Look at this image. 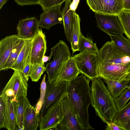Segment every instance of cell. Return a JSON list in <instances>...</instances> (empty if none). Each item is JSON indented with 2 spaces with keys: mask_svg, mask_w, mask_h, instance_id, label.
Wrapping results in <instances>:
<instances>
[{
  "mask_svg": "<svg viewBox=\"0 0 130 130\" xmlns=\"http://www.w3.org/2000/svg\"><path fill=\"white\" fill-rule=\"evenodd\" d=\"M96 54L99 77L126 84L130 82V57L112 41L106 42Z\"/></svg>",
  "mask_w": 130,
  "mask_h": 130,
  "instance_id": "6da1fadb",
  "label": "cell"
},
{
  "mask_svg": "<svg viewBox=\"0 0 130 130\" xmlns=\"http://www.w3.org/2000/svg\"><path fill=\"white\" fill-rule=\"evenodd\" d=\"M82 74L69 82L67 95L73 105L84 130H94L89 123L88 109L91 104L90 80Z\"/></svg>",
  "mask_w": 130,
  "mask_h": 130,
  "instance_id": "7a4b0ae2",
  "label": "cell"
},
{
  "mask_svg": "<svg viewBox=\"0 0 130 130\" xmlns=\"http://www.w3.org/2000/svg\"><path fill=\"white\" fill-rule=\"evenodd\" d=\"M99 77L91 80V105L96 115L104 123L113 121L118 109L114 99L104 81Z\"/></svg>",
  "mask_w": 130,
  "mask_h": 130,
  "instance_id": "3957f363",
  "label": "cell"
},
{
  "mask_svg": "<svg viewBox=\"0 0 130 130\" xmlns=\"http://www.w3.org/2000/svg\"><path fill=\"white\" fill-rule=\"evenodd\" d=\"M51 50L53 52V59L46 63L45 67L48 81L52 83L56 80L61 69L71 57V54L68 46L61 40Z\"/></svg>",
  "mask_w": 130,
  "mask_h": 130,
  "instance_id": "277c9868",
  "label": "cell"
},
{
  "mask_svg": "<svg viewBox=\"0 0 130 130\" xmlns=\"http://www.w3.org/2000/svg\"><path fill=\"white\" fill-rule=\"evenodd\" d=\"M27 81L22 72L14 70V72L2 90L0 97L5 100L13 102L23 95H27Z\"/></svg>",
  "mask_w": 130,
  "mask_h": 130,
  "instance_id": "5b68a950",
  "label": "cell"
},
{
  "mask_svg": "<svg viewBox=\"0 0 130 130\" xmlns=\"http://www.w3.org/2000/svg\"><path fill=\"white\" fill-rule=\"evenodd\" d=\"M63 119L57 127V130H84L74 108L67 95L60 102Z\"/></svg>",
  "mask_w": 130,
  "mask_h": 130,
  "instance_id": "8992f818",
  "label": "cell"
},
{
  "mask_svg": "<svg viewBox=\"0 0 130 130\" xmlns=\"http://www.w3.org/2000/svg\"><path fill=\"white\" fill-rule=\"evenodd\" d=\"M46 87L44 102L40 111L41 118L53 104L61 100L67 94L69 82L62 81L56 85L54 82L46 81Z\"/></svg>",
  "mask_w": 130,
  "mask_h": 130,
  "instance_id": "52a82bcc",
  "label": "cell"
},
{
  "mask_svg": "<svg viewBox=\"0 0 130 130\" xmlns=\"http://www.w3.org/2000/svg\"><path fill=\"white\" fill-rule=\"evenodd\" d=\"M81 73L90 80L99 77L98 60L96 54L84 52L73 56Z\"/></svg>",
  "mask_w": 130,
  "mask_h": 130,
  "instance_id": "ba28073f",
  "label": "cell"
},
{
  "mask_svg": "<svg viewBox=\"0 0 130 130\" xmlns=\"http://www.w3.org/2000/svg\"><path fill=\"white\" fill-rule=\"evenodd\" d=\"M90 9L95 13L118 15L124 9V0H86Z\"/></svg>",
  "mask_w": 130,
  "mask_h": 130,
  "instance_id": "9c48e42d",
  "label": "cell"
},
{
  "mask_svg": "<svg viewBox=\"0 0 130 130\" xmlns=\"http://www.w3.org/2000/svg\"><path fill=\"white\" fill-rule=\"evenodd\" d=\"M61 100L51 105L40 118V130H57L58 126L63 117L60 103Z\"/></svg>",
  "mask_w": 130,
  "mask_h": 130,
  "instance_id": "30bf717a",
  "label": "cell"
},
{
  "mask_svg": "<svg viewBox=\"0 0 130 130\" xmlns=\"http://www.w3.org/2000/svg\"><path fill=\"white\" fill-rule=\"evenodd\" d=\"M97 27L110 35L112 34L122 35L123 29L118 15L95 13Z\"/></svg>",
  "mask_w": 130,
  "mask_h": 130,
  "instance_id": "8fae6325",
  "label": "cell"
},
{
  "mask_svg": "<svg viewBox=\"0 0 130 130\" xmlns=\"http://www.w3.org/2000/svg\"><path fill=\"white\" fill-rule=\"evenodd\" d=\"M47 49L46 36L42 29L33 38L31 51V66L42 63V60Z\"/></svg>",
  "mask_w": 130,
  "mask_h": 130,
  "instance_id": "7c38bea8",
  "label": "cell"
},
{
  "mask_svg": "<svg viewBox=\"0 0 130 130\" xmlns=\"http://www.w3.org/2000/svg\"><path fill=\"white\" fill-rule=\"evenodd\" d=\"M39 27V21L35 17L20 20L17 27V35L21 39L33 38L38 33Z\"/></svg>",
  "mask_w": 130,
  "mask_h": 130,
  "instance_id": "4fadbf2b",
  "label": "cell"
},
{
  "mask_svg": "<svg viewBox=\"0 0 130 130\" xmlns=\"http://www.w3.org/2000/svg\"><path fill=\"white\" fill-rule=\"evenodd\" d=\"M61 5L56 6L43 11L40 15L39 26L49 29L51 27L56 24H62L63 19L60 10Z\"/></svg>",
  "mask_w": 130,
  "mask_h": 130,
  "instance_id": "5bb4252c",
  "label": "cell"
},
{
  "mask_svg": "<svg viewBox=\"0 0 130 130\" xmlns=\"http://www.w3.org/2000/svg\"><path fill=\"white\" fill-rule=\"evenodd\" d=\"M80 73L73 57L71 56L62 67L54 82L56 85L62 81L69 82L76 78Z\"/></svg>",
  "mask_w": 130,
  "mask_h": 130,
  "instance_id": "9a60e30c",
  "label": "cell"
},
{
  "mask_svg": "<svg viewBox=\"0 0 130 130\" xmlns=\"http://www.w3.org/2000/svg\"><path fill=\"white\" fill-rule=\"evenodd\" d=\"M20 38L17 35L7 36L0 41V71L9 57Z\"/></svg>",
  "mask_w": 130,
  "mask_h": 130,
  "instance_id": "2e32d148",
  "label": "cell"
},
{
  "mask_svg": "<svg viewBox=\"0 0 130 130\" xmlns=\"http://www.w3.org/2000/svg\"><path fill=\"white\" fill-rule=\"evenodd\" d=\"M71 0H67L62 12L63 25L65 34L68 41H72V30L74 13L75 11L70 9Z\"/></svg>",
  "mask_w": 130,
  "mask_h": 130,
  "instance_id": "e0dca14e",
  "label": "cell"
},
{
  "mask_svg": "<svg viewBox=\"0 0 130 130\" xmlns=\"http://www.w3.org/2000/svg\"><path fill=\"white\" fill-rule=\"evenodd\" d=\"M40 114L36 112L35 106L29 102L26 108L24 123V130H36L39 127Z\"/></svg>",
  "mask_w": 130,
  "mask_h": 130,
  "instance_id": "ac0fdd59",
  "label": "cell"
},
{
  "mask_svg": "<svg viewBox=\"0 0 130 130\" xmlns=\"http://www.w3.org/2000/svg\"><path fill=\"white\" fill-rule=\"evenodd\" d=\"M29 102L27 96L19 97L17 101L13 102L17 125L18 129L24 130V123L27 107Z\"/></svg>",
  "mask_w": 130,
  "mask_h": 130,
  "instance_id": "d6986e66",
  "label": "cell"
},
{
  "mask_svg": "<svg viewBox=\"0 0 130 130\" xmlns=\"http://www.w3.org/2000/svg\"><path fill=\"white\" fill-rule=\"evenodd\" d=\"M33 38L25 39L24 45L15 62L10 68L14 70L22 72L26 64L29 54L31 50Z\"/></svg>",
  "mask_w": 130,
  "mask_h": 130,
  "instance_id": "ffe728a7",
  "label": "cell"
},
{
  "mask_svg": "<svg viewBox=\"0 0 130 130\" xmlns=\"http://www.w3.org/2000/svg\"><path fill=\"white\" fill-rule=\"evenodd\" d=\"M113 121L124 130H130V101L123 108L118 110Z\"/></svg>",
  "mask_w": 130,
  "mask_h": 130,
  "instance_id": "44dd1931",
  "label": "cell"
},
{
  "mask_svg": "<svg viewBox=\"0 0 130 130\" xmlns=\"http://www.w3.org/2000/svg\"><path fill=\"white\" fill-rule=\"evenodd\" d=\"M5 103L6 117L4 128L8 130H18L13 103L5 100Z\"/></svg>",
  "mask_w": 130,
  "mask_h": 130,
  "instance_id": "7402d4cb",
  "label": "cell"
},
{
  "mask_svg": "<svg viewBox=\"0 0 130 130\" xmlns=\"http://www.w3.org/2000/svg\"><path fill=\"white\" fill-rule=\"evenodd\" d=\"M80 21L78 15L75 12L72 30V41L70 43L72 54L78 51L79 43L82 34L80 30Z\"/></svg>",
  "mask_w": 130,
  "mask_h": 130,
  "instance_id": "603a6c76",
  "label": "cell"
},
{
  "mask_svg": "<svg viewBox=\"0 0 130 130\" xmlns=\"http://www.w3.org/2000/svg\"><path fill=\"white\" fill-rule=\"evenodd\" d=\"M112 41L120 51L130 57V41L122 35L111 34L109 35Z\"/></svg>",
  "mask_w": 130,
  "mask_h": 130,
  "instance_id": "cb8c5ba5",
  "label": "cell"
},
{
  "mask_svg": "<svg viewBox=\"0 0 130 130\" xmlns=\"http://www.w3.org/2000/svg\"><path fill=\"white\" fill-rule=\"evenodd\" d=\"M78 51L80 53L86 52L91 53L97 54L99 52L96 43H94L90 37H84L82 34L78 47Z\"/></svg>",
  "mask_w": 130,
  "mask_h": 130,
  "instance_id": "d4e9b609",
  "label": "cell"
},
{
  "mask_svg": "<svg viewBox=\"0 0 130 130\" xmlns=\"http://www.w3.org/2000/svg\"><path fill=\"white\" fill-rule=\"evenodd\" d=\"M25 39L19 38L3 67L2 70L10 69L17 59L25 43Z\"/></svg>",
  "mask_w": 130,
  "mask_h": 130,
  "instance_id": "484cf974",
  "label": "cell"
},
{
  "mask_svg": "<svg viewBox=\"0 0 130 130\" xmlns=\"http://www.w3.org/2000/svg\"><path fill=\"white\" fill-rule=\"evenodd\" d=\"M111 95L115 99L118 97L129 86L127 84L109 80L103 79Z\"/></svg>",
  "mask_w": 130,
  "mask_h": 130,
  "instance_id": "4316f807",
  "label": "cell"
},
{
  "mask_svg": "<svg viewBox=\"0 0 130 130\" xmlns=\"http://www.w3.org/2000/svg\"><path fill=\"white\" fill-rule=\"evenodd\" d=\"M118 16L123 33L130 40V11L123 9Z\"/></svg>",
  "mask_w": 130,
  "mask_h": 130,
  "instance_id": "83f0119b",
  "label": "cell"
},
{
  "mask_svg": "<svg viewBox=\"0 0 130 130\" xmlns=\"http://www.w3.org/2000/svg\"><path fill=\"white\" fill-rule=\"evenodd\" d=\"M46 70V68L44 64L42 63L34 64L31 66L29 76L32 81L37 82Z\"/></svg>",
  "mask_w": 130,
  "mask_h": 130,
  "instance_id": "f1b7e54d",
  "label": "cell"
},
{
  "mask_svg": "<svg viewBox=\"0 0 130 130\" xmlns=\"http://www.w3.org/2000/svg\"><path fill=\"white\" fill-rule=\"evenodd\" d=\"M128 85V87L119 96L114 99L115 105L118 110H120L123 108L130 99V85Z\"/></svg>",
  "mask_w": 130,
  "mask_h": 130,
  "instance_id": "f546056e",
  "label": "cell"
},
{
  "mask_svg": "<svg viewBox=\"0 0 130 130\" xmlns=\"http://www.w3.org/2000/svg\"><path fill=\"white\" fill-rule=\"evenodd\" d=\"M46 75L45 74L43 77L40 87V98L35 107L36 112L40 114V111L43 104L45 95L46 84L45 81Z\"/></svg>",
  "mask_w": 130,
  "mask_h": 130,
  "instance_id": "4dcf8cb0",
  "label": "cell"
},
{
  "mask_svg": "<svg viewBox=\"0 0 130 130\" xmlns=\"http://www.w3.org/2000/svg\"><path fill=\"white\" fill-rule=\"evenodd\" d=\"M67 0H40L39 4L43 11L47 10L56 6L61 4Z\"/></svg>",
  "mask_w": 130,
  "mask_h": 130,
  "instance_id": "1f68e13d",
  "label": "cell"
},
{
  "mask_svg": "<svg viewBox=\"0 0 130 130\" xmlns=\"http://www.w3.org/2000/svg\"><path fill=\"white\" fill-rule=\"evenodd\" d=\"M0 128H4L5 125V100L0 97Z\"/></svg>",
  "mask_w": 130,
  "mask_h": 130,
  "instance_id": "d6a6232c",
  "label": "cell"
},
{
  "mask_svg": "<svg viewBox=\"0 0 130 130\" xmlns=\"http://www.w3.org/2000/svg\"><path fill=\"white\" fill-rule=\"evenodd\" d=\"M31 50L27 58L25 67L22 72L25 79L27 82L29 79V73L31 66Z\"/></svg>",
  "mask_w": 130,
  "mask_h": 130,
  "instance_id": "836d02e7",
  "label": "cell"
},
{
  "mask_svg": "<svg viewBox=\"0 0 130 130\" xmlns=\"http://www.w3.org/2000/svg\"><path fill=\"white\" fill-rule=\"evenodd\" d=\"M18 5L23 6L39 4L40 0H14Z\"/></svg>",
  "mask_w": 130,
  "mask_h": 130,
  "instance_id": "e575fe53",
  "label": "cell"
},
{
  "mask_svg": "<svg viewBox=\"0 0 130 130\" xmlns=\"http://www.w3.org/2000/svg\"><path fill=\"white\" fill-rule=\"evenodd\" d=\"M106 124V130H124V129L117 125L113 121L108 122Z\"/></svg>",
  "mask_w": 130,
  "mask_h": 130,
  "instance_id": "d590c367",
  "label": "cell"
},
{
  "mask_svg": "<svg viewBox=\"0 0 130 130\" xmlns=\"http://www.w3.org/2000/svg\"><path fill=\"white\" fill-rule=\"evenodd\" d=\"M80 0H73L70 6V9L75 11L79 3Z\"/></svg>",
  "mask_w": 130,
  "mask_h": 130,
  "instance_id": "8d00e7d4",
  "label": "cell"
},
{
  "mask_svg": "<svg viewBox=\"0 0 130 130\" xmlns=\"http://www.w3.org/2000/svg\"><path fill=\"white\" fill-rule=\"evenodd\" d=\"M53 51L52 50L49 56H45V55L43 56L42 60V63L44 64L48 61H50L51 60V58L52 56L53 55Z\"/></svg>",
  "mask_w": 130,
  "mask_h": 130,
  "instance_id": "74e56055",
  "label": "cell"
},
{
  "mask_svg": "<svg viewBox=\"0 0 130 130\" xmlns=\"http://www.w3.org/2000/svg\"><path fill=\"white\" fill-rule=\"evenodd\" d=\"M124 9L130 11V0H124Z\"/></svg>",
  "mask_w": 130,
  "mask_h": 130,
  "instance_id": "f35d334b",
  "label": "cell"
},
{
  "mask_svg": "<svg viewBox=\"0 0 130 130\" xmlns=\"http://www.w3.org/2000/svg\"><path fill=\"white\" fill-rule=\"evenodd\" d=\"M7 0H0V9L2 8L3 5L6 3Z\"/></svg>",
  "mask_w": 130,
  "mask_h": 130,
  "instance_id": "ab89813d",
  "label": "cell"
},
{
  "mask_svg": "<svg viewBox=\"0 0 130 130\" xmlns=\"http://www.w3.org/2000/svg\"><path fill=\"white\" fill-rule=\"evenodd\" d=\"M128 84L129 85H130V82Z\"/></svg>",
  "mask_w": 130,
  "mask_h": 130,
  "instance_id": "60d3db41",
  "label": "cell"
}]
</instances>
